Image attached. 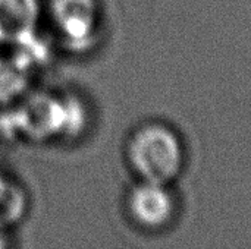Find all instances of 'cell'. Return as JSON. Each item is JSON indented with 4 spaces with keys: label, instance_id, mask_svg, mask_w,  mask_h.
I'll use <instances>...</instances> for the list:
<instances>
[{
    "label": "cell",
    "instance_id": "1",
    "mask_svg": "<svg viewBox=\"0 0 251 249\" xmlns=\"http://www.w3.org/2000/svg\"><path fill=\"white\" fill-rule=\"evenodd\" d=\"M125 154L138 181L175 183L187 164V148L175 126L163 120H147L129 134Z\"/></svg>",
    "mask_w": 251,
    "mask_h": 249
},
{
    "label": "cell",
    "instance_id": "2",
    "mask_svg": "<svg viewBox=\"0 0 251 249\" xmlns=\"http://www.w3.org/2000/svg\"><path fill=\"white\" fill-rule=\"evenodd\" d=\"M65 113V94L44 91L25 94L9 116H0L1 134L9 132L34 142L63 139Z\"/></svg>",
    "mask_w": 251,
    "mask_h": 249
},
{
    "label": "cell",
    "instance_id": "3",
    "mask_svg": "<svg viewBox=\"0 0 251 249\" xmlns=\"http://www.w3.org/2000/svg\"><path fill=\"white\" fill-rule=\"evenodd\" d=\"M51 25L74 53L90 50L99 40L101 29V6L99 0H50Z\"/></svg>",
    "mask_w": 251,
    "mask_h": 249
},
{
    "label": "cell",
    "instance_id": "4",
    "mask_svg": "<svg viewBox=\"0 0 251 249\" xmlns=\"http://www.w3.org/2000/svg\"><path fill=\"white\" fill-rule=\"evenodd\" d=\"M172 185L138 181L128 194L126 207L131 219L144 230L159 232L176 217L178 203Z\"/></svg>",
    "mask_w": 251,
    "mask_h": 249
},
{
    "label": "cell",
    "instance_id": "5",
    "mask_svg": "<svg viewBox=\"0 0 251 249\" xmlns=\"http://www.w3.org/2000/svg\"><path fill=\"white\" fill-rule=\"evenodd\" d=\"M40 0H0V44H13L35 32Z\"/></svg>",
    "mask_w": 251,
    "mask_h": 249
},
{
    "label": "cell",
    "instance_id": "6",
    "mask_svg": "<svg viewBox=\"0 0 251 249\" xmlns=\"http://www.w3.org/2000/svg\"><path fill=\"white\" fill-rule=\"evenodd\" d=\"M31 82V72L13 56H0V104L19 101Z\"/></svg>",
    "mask_w": 251,
    "mask_h": 249
},
{
    "label": "cell",
    "instance_id": "7",
    "mask_svg": "<svg viewBox=\"0 0 251 249\" xmlns=\"http://www.w3.org/2000/svg\"><path fill=\"white\" fill-rule=\"evenodd\" d=\"M26 208V197L24 189L12 182L9 189L0 197V230L21 220Z\"/></svg>",
    "mask_w": 251,
    "mask_h": 249
},
{
    "label": "cell",
    "instance_id": "8",
    "mask_svg": "<svg viewBox=\"0 0 251 249\" xmlns=\"http://www.w3.org/2000/svg\"><path fill=\"white\" fill-rule=\"evenodd\" d=\"M12 182H13V181H10L9 178H6V176L0 172V197L9 189V186L12 185Z\"/></svg>",
    "mask_w": 251,
    "mask_h": 249
},
{
    "label": "cell",
    "instance_id": "9",
    "mask_svg": "<svg viewBox=\"0 0 251 249\" xmlns=\"http://www.w3.org/2000/svg\"><path fill=\"white\" fill-rule=\"evenodd\" d=\"M0 249H7V241L3 230H0Z\"/></svg>",
    "mask_w": 251,
    "mask_h": 249
},
{
    "label": "cell",
    "instance_id": "10",
    "mask_svg": "<svg viewBox=\"0 0 251 249\" xmlns=\"http://www.w3.org/2000/svg\"><path fill=\"white\" fill-rule=\"evenodd\" d=\"M0 135H3V134H1V117H0Z\"/></svg>",
    "mask_w": 251,
    "mask_h": 249
}]
</instances>
